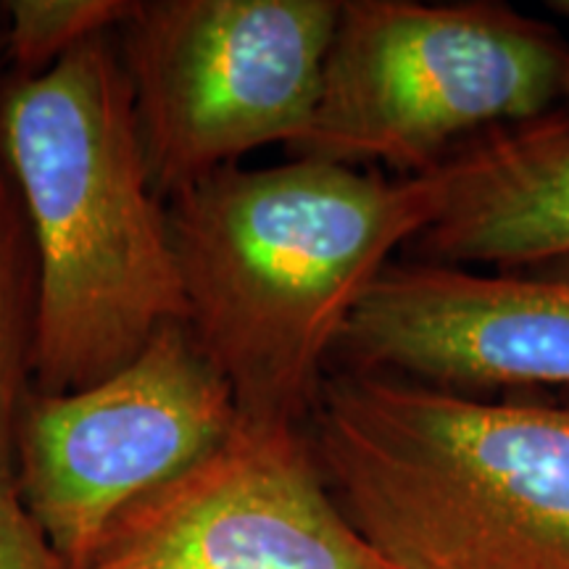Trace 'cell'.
Instances as JSON below:
<instances>
[{
  "label": "cell",
  "mask_w": 569,
  "mask_h": 569,
  "mask_svg": "<svg viewBox=\"0 0 569 569\" xmlns=\"http://www.w3.org/2000/svg\"><path fill=\"white\" fill-rule=\"evenodd\" d=\"M184 325L238 419L301 430L338 338L396 253L430 224V174L388 180L325 159L217 169L167 198Z\"/></svg>",
  "instance_id": "1"
},
{
  "label": "cell",
  "mask_w": 569,
  "mask_h": 569,
  "mask_svg": "<svg viewBox=\"0 0 569 569\" xmlns=\"http://www.w3.org/2000/svg\"><path fill=\"white\" fill-rule=\"evenodd\" d=\"M0 156L34 253L32 390L74 393L184 322L167 203L113 34L0 84Z\"/></svg>",
  "instance_id": "2"
},
{
  "label": "cell",
  "mask_w": 569,
  "mask_h": 569,
  "mask_svg": "<svg viewBox=\"0 0 569 569\" xmlns=\"http://www.w3.org/2000/svg\"><path fill=\"white\" fill-rule=\"evenodd\" d=\"M301 432L393 569H569V407L330 369Z\"/></svg>",
  "instance_id": "3"
},
{
  "label": "cell",
  "mask_w": 569,
  "mask_h": 569,
  "mask_svg": "<svg viewBox=\"0 0 569 569\" xmlns=\"http://www.w3.org/2000/svg\"><path fill=\"white\" fill-rule=\"evenodd\" d=\"M569 98V46L501 3L340 0L303 159L409 177Z\"/></svg>",
  "instance_id": "4"
},
{
  "label": "cell",
  "mask_w": 569,
  "mask_h": 569,
  "mask_svg": "<svg viewBox=\"0 0 569 569\" xmlns=\"http://www.w3.org/2000/svg\"><path fill=\"white\" fill-rule=\"evenodd\" d=\"M340 0H138L117 51L163 201L315 117Z\"/></svg>",
  "instance_id": "5"
},
{
  "label": "cell",
  "mask_w": 569,
  "mask_h": 569,
  "mask_svg": "<svg viewBox=\"0 0 569 569\" xmlns=\"http://www.w3.org/2000/svg\"><path fill=\"white\" fill-rule=\"evenodd\" d=\"M224 377L177 319L122 369L74 393L27 396L17 490L69 569H84L132 503L238 427Z\"/></svg>",
  "instance_id": "6"
},
{
  "label": "cell",
  "mask_w": 569,
  "mask_h": 569,
  "mask_svg": "<svg viewBox=\"0 0 569 569\" xmlns=\"http://www.w3.org/2000/svg\"><path fill=\"white\" fill-rule=\"evenodd\" d=\"M84 569H393L332 501L301 430L238 427L132 503Z\"/></svg>",
  "instance_id": "7"
},
{
  "label": "cell",
  "mask_w": 569,
  "mask_h": 569,
  "mask_svg": "<svg viewBox=\"0 0 569 569\" xmlns=\"http://www.w3.org/2000/svg\"><path fill=\"white\" fill-rule=\"evenodd\" d=\"M336 365L467 396L569 388V267L486 274L393 259L340 332Z\"/></svg>",
  "instance_id": "8"
},
{
  "label": "cell",
  "mask_w": 569,
  "mask_h": 569,
  "mask_svg": "<svg viewBox=\"0 0 569 569\" xmlns=\"http://www.w3.org/2000/svg\"><path fill=\"white\" fill-rule=\"evenodd\" d=\"M438 188L409 259L453 267L569 261V98L461 146L427 172Z\"/></svg>",
  "instance_id": "9"
},
{
  "label": "cell",
  "mask_w": 569,
  "mask_h": 569,
  "mask_svg": "<svg viewBox=\"0 0 569 569\" xmlns=\"http://www.w3.org/2000/svg\"><path fill=\"white\" fill-rule=\"evenodd\" d=\"M34 253L24 209L0 156V490L17 488V430L32 380Z\"/></svg>",
  "instance_id": "10"
},
{
  "label": "cell",
  "mask_w": 569,
  "mask_h": 569,
  "mask_svg": "<svg viewBox=\"0 0 569 569\" xmlns=\"http://www.w3.org/2000/svg\"><path fill=\"white\" fill-rule=\"evenodd\" d=\"M138 0H11L6 9V53L13 74L51 69L84 42L117 34Z\"/></svg>",
  "instance_id": "11"
},
{
  "label": "cell",
  "mask_w": 569,
  "mask_h": 569,
  "mask_svg": "<svg viewBox=\"0 0 569 569\" xmlns=\"http://www.w3.org/2000/svg\"><path fill=\"white\" fill-rule=\"evenodd\" d=\"M0 569H69L24 509L17 488L0 490Z\"/></svg>",
  "instance_id": "12"
},
{
  "label": "cell",
  "mask_w": 569,
  "mask_h": 569,
  "mask_svg": "<svg viewBox=\"0 0 569 569\" xmlns=\"http://www.w3.org/2000/svg\"><path fill=\"white\" fill-rule=\"evenodd\" d=\"M549 9L553 13H559V17L569 19V0H549Z\"/></svg>",
  "instance_id": "13"
}]
</instances>
